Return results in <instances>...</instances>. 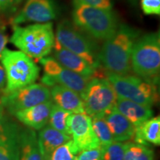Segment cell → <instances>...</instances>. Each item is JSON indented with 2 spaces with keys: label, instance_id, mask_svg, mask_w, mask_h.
<instances>
[{
  "label": "cell",
  "instance_id": "obj_24",
  "mask_svg": "<svg viewBox=\"0 0 160 160\" xmlns=\"http://www.w3.org/2000/svg\"><path fill=\"white\" fill-rule=\"evenodd\" d=\"M91 122L92 127L99 140L100 147H105L114 142L106 123L105 117H93L91 118Z\"/></svg>",
  "mask_w": 160,
  "mask_h": 160
},
{
  "label": "cell",
  "instance_id": "obj_5",
  "mask_svg": "<svg viewBox=\"0 0 160 160\" xmlns=\"http://www.w3.org/2000/svg\"><path fill=\"white\" fill-rule=\"evenodd\" d=\"M0 59L7 80L5 94L33 84L39 77V67L23 52L5 48Z\"/></svg>",
  "mask_w": 160,
  "mask_h": 160
},
{
  "label": "cell",
  "instance_id": "obj_6",
  "mask_svg": "<svg viewBox=\"0 0 160 160\" xmlns=\"http://www.w3.org/2000/svg\"><path fill=\"white\" fill-rule=\"evenodd\" d=\"M117 97L151 108L159 99L157 84L137 76L119 75L105 72Z\"/></svg>",
  "mask_w": 160,
  "mask_h": 160
},
{
  "label": "cell",
  "instance_id": "obj_33",
  "mask_svg": "<svg viewBox=\"0 0 160 160\" xmlns=\"http://www.w3.org/2000/svg\"><path fill=\"white\" fill-rule=\"evenodd\" d=\"M4 119V108L3 106L2 105V104L0 103V122L2 121Z\"/></svg>",
  "mask_w": 160,
  "mask_h": 160
},
{
  "label": "cell",
  "instance_id": "obj_30",
  "mask_svg": "<svg viewBox=\"0 0 160 160\" xmlns=\"http://www.w3.org/2000/svg\"><path fill=\"white\" fill-rule=\"evenodd\" d=\"M22 0H0V12L8 11L14 8Z\"/></svg>",
  "mask_w": 160,
  "mask_h": 160
},
{
  "label": "cell",
  "instance_id": "obj_3",
  "mask_svg": "<svg viewBox=\"0 0 160 160\" xmlns=\"http://www.w3.org/2000/svg\"><path fill=\"white\" fill-rule=\"evenodd\" d=\"M73 20L76 27L97 40L107 39L117 31L118 19L112 10L74 3Z\"/></svg>",
  "mask_w": 160,
  "mask_h": 160
},
{
  "label": "cell",
  "instance_id": "obj_21",
  "mask_svg": "<svg viewBox=\"0 0 160 160\" xmlns=\"http://www.w3.org/2000/svg\"><path fill=\"white\" fill-rule=\"evenodd\" d=\"M19 143L20 160H42L37 135L33 129L21 128Z\"/></svg>",
  "mask_w": 160,
  "mask_h": 160
},
{
  "label": "cell",
  "instance_id": "obj_28",
  "mask_svg": "<svg viewBox=\"0 0 160 160\" xmlns=\"http://www.w3.org/2000/svg\"><path fill=\"white\" fill-rule=\"evenodd\" d=\"M76 160H102V148L84 150L79 152Z\"/></svg>",
  "mask_w": 160,
  "mask_h": 160
},
{
  "label": "cell",
  "instance_id": "obj_16",
  "mask_svg": "<svg viewBox=\"0 0 160 160\" xmlns=\"http://www.w3.org/2000/svg\"><path fill=\"white\" fill-rule=\"evenodd\" d=\"M51 88V100L56 105L71 113H85L83 100L77 92L58 85Z\"/></svg>",
  "mask_w": 160,
  "mask_h": 160
},
{
  "label": "cell",
  "instance_id": "obj_14",
  "mask_svg": "<svg viewBox=\"0 0 160 160\" xmlns=\"http://www.w3.org/2000/svg\"><path fill=\"white\" fill-rule=\"evenodd\" d=\"M21 128L4 117L0 122V160H20Z\"/></svg>",
  "mask_w": 160,
  "mask_h": 160
},
{
  "label": "cell",
  "instance_id": "obj_23",
  "mask_svg": "<svg viewBox=\"0 0 160 160\" xmlns=\"http://www.w3.org/2000/svg\"><path fill=\"white\" fill-rule=\"evenodd\" d=\"M71 114V112L65 111L56 104H53L50 113L48 120L49 125L57 131L69 135L68 128V119Z\"/></svg>",
  "mask_w": 160,
  "mask_h": 160
},
{
  "label": "cell",
  "instance_id": "obj_8",
  "mask_svg": "<svg viewBox=\"0 0 160 160\" xmlns=\"http://www.w3.org/2000/svg\"><path fill=\"white\" fill-rule=\"evenodd\" d=\"M81 97L85 113L91 118L105 117L114 109L117 99L113 86L105 77L90 79Z\"/></svg>",
  "mask_w": 160,
  "mask_h": 160
},
{
  "label": "cell",
  "instance_id": "obj_19",
  "mask_svg": "<svg viewBox=\"0 0 160 160\" xmlns=\"http://www.w3.org/2000/svg\"><path fill=\"white\" fill-rule=\"evenodd\" d=\"M114 109L127 118L135 128L151 119L153 114L151 108L119 97H117Z\"/></svg>",
  "mask_w": 160,
  "mask_h": 160
},
{
  "label": "cell",
  "instance_id": "obj_26",
  "mask_svg": "<svg viewBox=\"0 0 160 160\" xmlns=\"http://www.w3.org/2000/svg\"><path fill=\"white\" fill-rule=\"evenodd\" d=\"M126 143L113 142L102 148V160H124Z\"/></svg>",
  "mask_w": 160,
  "mask_h": 160
},
{
  "label": "cell",
  "instance_id": "obj_34",
  "mask_svg": "<svg viewBox=\"0 0 160 160\" xmlns=\"http://www.w3.org/2000/svg\"><path fill=\"white\" fill-rule=\"evenodd\" d=\"M131 1L132 2H133V3H134V2H136L137 1V0H131Z\"/></svg>",
  "mask_w": 160,
  "mask_h": 160
},
{
  "label": "cell",
  "instance_id": "obj_12",
  "mask_svg": "<svg viewBox=\"0 0 160 160\" xmlns=\"http://www.w3.org/2000/svg\"><path fill=\"white\" fill-rule=\"evenodd\" d=\"M57 14V7L53 0H26L22 8L12 20V24L16 26L26 22H51Z\"/></svg>",
  "mask_w": 160,
  "mask_h": 160
},
{
  "label": "cell",
  "instance_id": "obj_17",
  "mask_svg": "<svg viewBox=\"0 0 160 160\" xmlns=\"http://www.w3.org/2000/svg\"><path fill=\"white\" fill-rule=\"evenodd\" d=\"M105 119L114 142H125L133 139L135 127L119 112L113 109Z\"/></svg>",
  "mask_w": 160,
  "mask_h": 160
},
{
  "label": "cell",
  "instance_id": "obj_4",
  "mask_svg": "<svg viewBox=\"0 0 160 160\" xmlns=\"http://www.w3.org/2000/svg\"><path fill=\"white\" fill-rule=\"evenodd\" d=\"M131 65L136 76L157 84L160 70L159 32L147 33L136 40L131 51Z\"/></svg>",
  "mask_w": 160,
  "mask_h": 160
},
{
  "label": "cell",
  "instance_id": "obj_9",
  "mask_svg": "<svg viewBox=\"0 0 160 160\" xmlns=\"http://www.w3.org/2000/svg\"><path fill=\"white\" fill-rule=\"evenodd\" d=\"M39 61L45 72L41 79L42 85L48 88L62 85L82 95L90 79L65 68L53 57H46Z\"/></svg>",
  "mask_w": 160,
  "mask_h": 160
},
{
  "label": "cell",
  "instance_id": "obj_2",
  "mask_svg": "<svg viewBox=\"0 0 160 160\" xmlns=\"http://www.w3.org/2000/svg\"><path fill=\"white\" fill-rule=\"evenodd\" d=\"M11 42L29 57L41 59L53 50L55 37L53 24L36 23L25 27L13 26Z\"/></svg>",
  "mask_w": 160,
  "mask_h": 160
},
{
  "label": "cell",
  "instance_id": "obj_32",
  "mask_svg": "<svg viewBox=\"0 0 160 160\" xmlns=\"http://www.w3.org/2000/svg\"><path fill=\"white\" fill-rule=\"evenodd\" d=\"M8 42V37L5 33L4 29L0 26V57H1L2 53L4 50L5 49Z\"/></svg>",
  "mask_w": 160,
  "mask_h": 160
},
{
  "label": "cell",
  "instance_id": "obj_10",
  "mask_svg": "<svg viewBox=\"0 0 160 160\" xmlns=\"http://www.w3.org/2000/svg\"><path fill=\"white\" fill-rule=\"evenodd\" d=\"M51 100V92L42 84L33 83L22 88L3 95L0 103L11 114Z\"/></svg>",
  "mask_w": 160,
  "mask_h": 160
},
{
  "label": "cell",
  "instance_id": "obj_20",
  "mask_svg": "<svg viewBox=\"0 0 160 160\" xmlns=\"http://www.w3.org/2000/svg\"><path fill=\"white\" fill-rule=\"evenodd\" d=\"M134 142L150 146L160 145V118L151 117L135 128Z\"/></svg>",
  "mask_w": 160,
  "mask_h": 160
},
{
  "label": "cell",
  "instance_id": "obj_22",
  "mask_svg": "<svg viewBox=\"0 0 160 160\" xmlns=\"http://www.w3.org/2000/svg\"><path fill=\"white\" fill-rule=\"evenodd\" d=\"M124 160H155L154 152L150 146L126 142Z\"/></svg>",
  "mask_w": 160,
  "mask_h": 160
},
{
  "label": "cell",
  "instance_id": "obj_15",
  "mask_svg": "<svg viewBox=\"0 0 160 160\" xmlns=\"http://www.w3.org/2000/svg\"><path fill=\"white\" fill-rule=\"evenodd\" d=\"M53 104L52 100H49L29 108L18 111L14 116L19 122L29 128L39 131L48 123L50 113Z\"/></svg>",
  "mask_w": 160,
  "mask_h": 160
},
{
  "label": "cell",
  "instance_id": "obj_13",
  "mask_svg": "<svg viewBox=\"0 0 160 160\" xmlns=\"http://www.w3.org/2000/svg\"><path fill=\"white\" fill-rule=\"evenodd\" d=\"M52 51H53V58L65 68L88 79L94 77H105L104 74L100 73V70L93 68L79 56L65 48L56 39Z\"/></svg>",
  "mask_w": 160,
  "mask_h": 160
},
{
  "label": "cell",
  "instance_id": "obj_29",
  "mask_svg": "<svg viewBox=\"0 0 160 160\" xmlns=\"http://www.w3.org/2000/svg\"><path fill=\"white\" fill-rule=\"evenodd\" d=\"M73 3L82 4L99 8L112 10V0H73Z\"/></svg>",
  "mask_w": 160,
  "mask_h": 160
},
{
  "label": "cell",
  "instance_id": "obj_27",
  "mask_svg": "<svg viewBox=\"0 0 160 160\" xmlns=\"http://www.w3.org/2000/svg\"><path fill=\"white\" fill-rule=\"evenodd\" d=\"M141 7L146 15L160 14V0H141Z\"/></svg>",
  "mask_w": 160,
  "mask_h": 160
},
{
  "label": "cell",
  "instance_id": "obj_31",
  "mask_svg": "<svg viewBox=\"0 0 160 160\" xmlns=\"http://www.w3.org/2000/svg\"><path fill=\"white\" fill-rule=\"evenodd\" d=\"M6 83H7V80H6L5 69L3 66L0 64V98L5 94Z\"/></svg>",
  "mask_w": 160,
  "mask_h": 160
},
{
  "label": "cell",
  "instance_id": "obj_1",
  "mask_svg": "<svg viewBox=\"0 0 160 160\" xmlns=\"http://www.w3.org/2000/svg\"><path fill=\"white\" fill-rule=\"evenodd\" d=\"M139 37L138 30L125 24L119 25L99 49L98 59L100 67L105 72L119 75L130 74L131 51Z\"/></svg>",
  "mask_w": 160,
  "mask_h": 160
},
{
  "label": "cell",
  "instance_id": "obj_25",
  "mask_svg": "<svg viewBox=\"0 0 160 160\" xmlns=\"http://www.w3.org/2000/svg\"><path fill=\"white\" fill-rule=\"evenodd\" d=\"M79 153L77 146L71 139L52 152L48 160H76Z\"/></svg>",
  "mask_w": 160,
  "mask_h": 160
},
{
  "label": "cell",
  "instance_id": "obj_7",
  "mask_svg": "<svg viewBox=\"0 0 160 160\" xmlns=\"http://www.w3.org/2000/svg\"><path fill=\"white\" fill-rule=\"evenodd\" d=\"M56 39L62 47L75 53L97 70L101 69L97 42L68 20L60 22L57 28Z\"/></svg>",
  "mask_w": 160,
  "mask_h": 160
},
{
  "label": "cell",
  "instance_id": "obj_11",
  "mask_svg": "<svg viewBox=\"0 0 160 160\" xmlns=\"http://www.w3.org/2000/svg\"><path fill=\"white\" fill-rule=\"evenodd\" d=\"M68 128L79 152L100 147L92 127L91 118L85 113H71L68 119Z\"/></svg>",
  "mask_w": 160,
  "mask_h": 160
},
{
  "label": "cell",
  "instance_id": "obj_18",
  "mask_svg": "<svg viewBox=\"0 0 160 160\" xmlns=\"http://www.w3.org/2000/svg\"><path fill=\"white\" fill-rule=\"evenodd\" d=\"M37 139L42 160H48L52 152L71 140V137L47 125L39 130Z\"/></svg>",
  "mask_w": 160,
  "mask_h": 160
}]
</instances>
